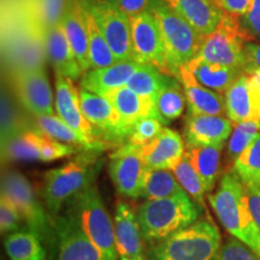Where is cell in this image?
Returning <instances> with one entry per match:
<instances>
[{"instance_id": "cell-1", "label": "cell", "mask_w": 260, "mask_h": 260, "mask_svg": "<svg viewBox=\"0 0 260 260\" xmlns=\"http://www.w3.org/2000/svg\"><path fill=\"white\" fill-rule=\"evenodd\" d=\"M207 199L226 232L260 258V230L249 211L241 178L234 171L224 174L217 190Z\"/></svg>"}, {"instance_id": "cell-2", "label": "cell", "mask_w": 260, "mask_h": 260, "mask_svg": "<svg viewBox=\"0 0 260 260\" xmlns=\"http://www.w3.org/2000/svg\"><path fill=\"white\" fill-rule=\"evenodd\" d=\"M201 209L186 191L175 197L146 200L136 210L142 237L149 245L199 219Z\"/></svg>"}, {"instance_id": "cell-3", "label": "cell", "mask_w": 260, "mask_h": 260, "mask_svg": "<svg viewBox=\"0 0 260 260\" xmlns=\"http://www.w3.org/2000/svg\"><path fill=\"white\" fill-rule=\"evenodd\" d=\"M102 165L103 160L98 152L83 151L63 167L45 174L42 197L53 218L59 216L65 204L92 186Z\"/></svg>"}, {"instance_id": "cell-4", "label": "cell", "mask_w": 260, "mask_h": 260, "mask_svg": "<svg viewBox=\"0 0 260 260\" xmlns=\"http://www.w3.org/2000/svg\"><path fill=\"white\" fill-rule=\"evenodd\" d=\"M222 247L218 228L210 218L198 219L149 247L148 260H216Z\"/></svg>"}, {"instance_id": "cell-5", "label": "cell", "mask_w": 260, "mask_h": 260, "mask_svg": "<svg viewBox=\"0 0 260 260\" xmlns=\"http://www.w3.org/2000/svg\"><path fill=\"white\" fill-rule=\"evenodd\" d=\"M65 212L79 224L102 253L104 260H119L116 247L115 224L94 184L70 200Z\"/></svg>"}, {"instance_id": "cell-6", "label": "cell", "mask_w": 260, "mask_h": 260, "mask_svg": "<svg viewBox=\"0 0 260 260\" xmlns=\"http://www.w3.org/2000/svg\"><path fill=\"white\" fill-rule=\"evenodd\" d=\"M149 11L160 27L168 73L170 76L177 77L181 68L197 57L205 37L162 0H154Z\"/></svg>"}, {"instance_id": "cell-7", "label": "cell", "mask_w": 260, "mask_h": 260, "mask_svg": "<svg viewBox=\"0 0 260 260\" xmlns=\"http://www.w3.org/2000/svg\"><path fill=\"white\" fill-rule=\"evenodd\" d=\"M247 38L251 37L237 17L225 14L217 28L205 37L197 57L243 71Z\"/></svg>"}, {"instance_id": "cell-8", "label": "cell", "mask_w": 260, "mask_h": 260, "mask_svg": "<svg viewBox=\"0 0 260 260\" xmlns=\"http://www.w3.org/2000/svg\"><path fill=\"white\" fill-rule=\"evenodd\" d=\"M2 195L11 201L21 214L25 228L40 237L41 241L56 240V229L52 230L44 207L39 201L31 184L21 172L6 170L2 177Z\"/></svg>"}, {"instance_id": "cell-9", "label": "cell", "mask_w": 260, "mask_h": 260, "mask_svg": "<svg viewBox=\"0 0 260 260\" xmlns=\"http://www.w3.org/2000/svg\"><path fill=\"white\" fill-rule=\"evenodd\" d=\"M95 21L117 60H136L130 17L113 0H81Z\"/></svg>"}, {"instance_id": "cell-10", "label": "cell", "mask_w": 260, "mask_h": 260, "mask_svg": "<svg viewBox=\"0 0 260 260\" xmlns=\"http://www.w3.org/2000/svg\"><path fill=\"white\" fill-rule=\"evenodd\" d=\"M147 168L140 154V146L126 144L119 146L110 157L109 172L118 194L129 199L141 198Z\"/></svg>"}, {"instance_id": "cell-11", "label": "cell", "mask_w": 260, "mask_h": 260, "mask_svg": "<svg viewBox=\"0 0 260 260\" xmlns=\"http://www.w3.org/2000/svg\"><path fill=\"white\" fill-rule=\"evenodd\" d=\"M6 58L11 71L44 69L46 60L44 35L24 16V22L11 32L6 42Z\"/></svg>"}, {"instance_id": "cell-12", "label": "cell", "mask_w": 260, "mask_h": 260, "mask_svg": "<svg viewBox=\"0 0 260 260\" xmlns=\"http://www.w3.org/2000/svg\"><path fill=\"white\" fill-rule=\"evenodd\" d=\"M135 59L168 74L167 53L160 27L151 11L130 17Z\"/></svg>"}, {"instance_id": "cell-13", "label": "cell", "mask_w": 260, "mask_h": 260, "mask_svg": "<svg viewBox=\"0 0 260 260\" xmlns=\"http://www.w3.org/2000/svg\"><path fill=\"white\" fill-rule=\"evenodd\" d=\"M80 106L83 116L94 126L102 141L117 144L128 140L129 133L122 125L115 106L106 96L81 88Z\"/></svg>"}, {"instance_id": "cell-14", "label": "cell", "mask_w": 260, "mask_h": 260, "mask_svg": "<svg viewBox=\"0 0 260 260\" xmlns=\"http://www.w3.org/2000/svg\"><path fill=\"white\" fill-rule=\"evenodd\" d=\"M14 92L32 116L54 115V99L45 69L12 71Z\"/></svg>"}, {"instance_id": "cell-15", "label": "cell", "mask_w": 260, "mask_h": 260, "mask_svg": "<svg viewBox=\"0 0 260 260\" xmlns=\"http://www.w3.org/2000/svg\"><path fill=\"white\" fill-rule=\"evenodd\" d=\"M58 260H104L102 253L88 236L65 212L54 218Z\"/></svg>"}, {"instance_id": "cell-16", "label": "cell", "mask_w": 260, "mask_h": 260, "mask_svg": "<svg viewBox=\"0 0 260 260\" xmlns=\"http://www.w3.org/2000/svg\"><path fill=\"white\" fill-rule=\"evenodd\" d=\"M113 224L119 260H148L136 212L124 201L117 203Z\"/></svg>"}, {"instance_id": "cell-17", "label": "cell", "mask_w": 260, "mask_h": 260, "mask_svg": "<svg viewBox=\"0 0 260 260\" xmlns=\"http://www.w3.org/2000/svg\"><path fill=\"white\" fill-rule=\"evenodd\" d=\"M234 123L225 116L188 112L184 119L186 145H224L233 133Z\"/></svg>"}, {"instance_id": "cell-18", "label": "cell", "mask_w": 260, "mask_h": 260, "mask_svg": "<svg viewBox=\"0 0 260 260\" xmlns=\"http://www.w3.org/2000/svg\"><path fill=\"white\" fill-rule=\"evenodd\" d=\"M54 105L58 116L71 128L79 130L89 138L100 140L94 126L83 116L80 106V90L75 88L73 80L56 74V96ZM102 141V140H100ZM105 142V141H104Z\"/></svg>"}, {"instance_id": "cell-19", "label": "cell", "mask_w": 260, "mask_h": 260, "mask_svg": "<svg viewBox=\"0 0 260 260\" xmlns=\"http://www.w3.org/2000/svg\"><path fill=\"white\" fill-rule=\"evenodd\" d=\"M61 25L83 73L90 70L87 14L81 0H68Z\"/></svg>"}, {"instance_id": "cell-20", "label": "cell", "mask_w": 260, "mask_h": 260, "mask_svg": "<svg viewBox=\"0 0 260 260\" xmlns=\"http://www.w3.org/2000/svg\"><path fill=\"white\" fill-rule=\"evenodd\" d=\"M184 149L183 138L175 130L164 128L153 141L140 146V154L147 169L172 170L184 155Z\"/></svg>"}, {"instance_id": "cell-21", "label": "cell", "mask_w": 260, "mask_h": 260, "mask_svg": "<svg viewBox=\"0 0 260 260\" xmlns=\"http://www.w3.org/2000/svg\"><path fill=\"white\" fill-rule=\"evenodd\" d=\"M176 79L180 80L186 94L188 112L198 115L226 116L225 100L222 93L203 86L186 65L181 68Z\"/></svg>"}, {"instance_id": "cell-22", "label": "cell", "mask_w": 260, "mask_h": 260, "mask_svg": "<svg viewBox=\"0 0 260 260\" xmlns=\"http://www.w3.org/2000/svg\"><path fill=\"white\" fill-rule=\"evenodd\" d=\"M140 65L141 61L138 60H122L102 69H90L81 79V88L106 96L126 86Z\"/></svg>"}, {"instance_id": "cell-23", "label": "cell", "mask_w": 260, "mask_h": 260, "mask_svg": "<svg viewBox=\"0 0 260 260\" xmlns=\"http://www.w3.org/2000/svg\"><path fill=\"white\" fill-rule=\"evenodd\" d=\"M42 35L47 59L51 61L56 74L63 75L73 81L81 77L83 71L75 57L61 23L47 28Z\"/></svg>"}, {"instance_id": "cell-24", "label": "cell", "mask_w": 260, "mask_h": 260, "mask_svg": "<svg viewBox=\"0 0 260 260\" xmlns=\"http://www.w3.org/2000/svg\"><path fill=\"white\" fill-rule=\"evenodd\" d=\"M165 4L181 15L201 35L212 32L224 17V12L214 0H162Z\"/></svg>"}, {"instance_id": "cell-25", "label": "cell", "mask_w": 260, "mask_h": 260, "mask_svg": "<svg viewBox=\"0 0 260 260\" xmlns=\"http://www.w3.org/2000/svg\"><path fill=\"white\" fill-rule=\"evenodd\" d=\"M106 98L113 104L122 125L129 134L140 118L148 116L159 118L154 100L139 95L126 86L109 93Z\"/></svg>"}, {"instance_id": "cell-26", "label": "cell", "mask_w": 260, "mask_h": 260, "mask_svg": "<svg viewBox=\"0 0 260 260\" xmlns=\"http://www.w3.org/2000/svg\"><path fill=\"white\" fill-rule=\"evenodd\" d=\"M34 118L37 128L40 129L44 134L48 135L50 138L57 140V141L76 146L83 151L100 152L107 147L106 142L89 138L79 130L71 128L59 116L41 115L34 116Z\"/></svg>"}, {"instance_id": "cell-27", "label": "cell", "mask_w": 260, "mask_h": 260, "mask_svg": "<svg viewBox=\"0 0 260 260\" xmlns=\"http://www.w3.org/2000/svg\"><path fill=\"white\" fill-rule=\"evenodd\" d=\"M186 67L203 86L218 93H225L237 77L243 73L242 70L235 68L212 63L199 57H194L190 61H188Z\"/></svg>"}, {"instance_id": "cell-28", "label": "cell", "mask_w": 260, "mask_h": 260, "mask_svg": "<svg viewBox=\"0 0 260 260\" xmlns=\"http://www.w3.org/2000/svg\"><path fill=\"white\" fill-rule=\"evenodd\" d=\"M222 149L223 145H186L184 155L203 181L206 193H210L216 184Z\"/></svg>"}, {"instance_id": "cell-29", "label": "cell", "mask_w": 260, "mask_h": 260, "mask_svg": "<svg viewBox=\"0 0 260 260\" xmlns=\"http://www.w3.org/2000/svg\"><path fill=\"white\" fill-rule=\"evenodd\" d=\"M224 100L226 116L234 124H239L247 119H258L254 100L249 88L248 75L246 73L240 75L235 82L228 88L224 93Z\"/></svg>"}, {"instance_id": "cell-30", "label": "cell", "mask_w": 260, "mask_h": 260, "mask_svg": "<svg viewBox=\"0 0 260 260\" xmlns=\"http://www.w3.org/2000/svg\"><path fill=\"white\" fill-rule=\"evenodd\" d=\"M44 133L38 128L23 130L2 144L3 157L14 161H41V139Z\"/></svg>"}, {"instance_id": "cell-31", "label": "cell", "mask_w": 260, "mask_h": 260, "mask_svg": "<svg viewBox=\"0 0 260 260\" xmlns=\"http://www.w3.org/2000/svg\"><path fill=\"white\" fill-rule=\"evenodd\" d=\"M5 249L11 260H46L41 239L31 230H16L5 239Z\"/></svg>"}, {"instance_id": "cell-32", "label": "cell", "mask_w": 260, "mask_h": 260, "mask_svg": "<svg viewBox=\"0 0 260 260\" xmlns=\"http://www.w3.org/2000/svg\"><path fill=\"white\" fill-rule=\"evenodd\" d=\"M183 187L169 169H147L145 174L141 198L146 200L162 199L184 193ZM187 193V191H186Z\"/></svg>"}, {"instance_id": "cell-33", "label": "cell", "mask_w": 260, "mask_h": 260, "mask_svg": "<svg viewBox=\"0 0 260 260\" xmlns=\"http://www.w3.org/2000/svg\"><path fill=\"white\" fill-rule=\"evenodd\" d=\"M67 4L68 0H24V16L44 32L60 23Z\"/></svg>"}, {"instance_id": "cell-34", "label": "cell", "mask_w": 260, "mask_h": 260, "mask_svg": "<svg viewBox=\"0 0 260 260\" xmlns=\"http://www.w3.org/2000/svg\"><path fill=\"white\" fill-rule=\"evenodd\" d=\"M174 76L162 73L158 68L147 63H141L139 69L135 71L132 79L126 83V87L134 90L139 95L148 98V99H157L158 94L164 88Z\"/></svg>"}, {"instance_id": "cell-35", "label": "cell", "mask_w": 260, "mask_h": 260, "mask_svg": "<svg viewBox=\"0 0 260 260\" xmlns=\"http://www.w3.org/2000/svg\"><path fill=\"white\" fill-rule=\"evenodd\" d=\"M186 94L183 87L180 86L176 77H172L167 86L160 90L155 99V107L159 119L165 125L180 118L186 109Z\"/></svg>"}, {"instance_id": "cell-36", "label": "cell", "mask_w": 260, "mask_h": 260, "mask_svg": "<svg viewBox=\"0 0 260 260\" xmlns=\"http://www.w3.org/2000/svg\"><path fill=\"white\" fill-rule=\"evenodd\" d=\"M86 10V9H84ZM87 14V27H88V40H89V61L90 69H102L117 63V58L113 54L111 47L107 44L103 32L100 31L94 18Z\"/></svg>"}, {"instance_id": "cell-37", "label": "cell", "mask_w": 260, "mask_h": 260, "mask_svg": "<svg viewBox=\"0 0 260 260\" xmlns=\"http://www.w3.org/2000/svg\"><path fill=\"white\" fill-rule=\"evenodd\" d=\"M233 171L245 183H255L260 180V133L234 160Z\"/></svg>"}, {"instance_id": "cell-38", "label": "cell", "mask_w": 260, "mask_h": 260, "mask_svg": "<svg viewBox=\"0 0 260 260\" xmlns=\"http://www.w3.org/2000/svg\"><path fill=\"white\" fill-rule=\"evenodd\" d=\"M172 172L175 174L181 186L183 187V189L187 191V194L198 205L204 207L206 189H205V186L199 175L194 170L193 165L190 164L186 155H183L181 160L176 164V167L172 169Z\"/></svg>"}, {"instance_id": "cell-39", "label": "cell", "mask_w": 260, "mask_h": 260, "mask_svg": "<svg viewBox=\"0 0 260 260\" xmlns=\"http://www.w3.org/2000/svg\"><path fill=\"white\" fill-rule=\"evenodd\" d=\"M232 135L228 140V155L232 160L239 157L245 149L248 147L249 144L254 140L256 134L259 133L260 123L258 119H247L239 124H235Z\"/></svg>"}, {"instance_id": "cell-40", "label": "cell", "mask_w": 260, "mask_h": 260, "mask_svg": "<svg viewBox=\"0 0 260 260\" xmlns=\"http://www.w3.org/2000/svg\"><path fill=\"white\" fill-rule=\"evenodd\" d=\"M25 128L23 119L18 115L15 104L10 98L9 93L3 90L2 93V144L11 139L12 136L19 134Z\"/></svg>"}, {"instance_id": "cell-41", "label": "cell", "mask_w": 260, "mask_h": 260, "mask_svg": "<svg viewBox=\"0 0 260 260\" xmlns=\"http://www.w3.org/2000/svg\"><path fill=\"white\" fill-rule=\"evenodd\" d=\"M164 123L158 117L148 116L140 118L133 126L126 141L138 146L147 145L160 134L164 129Z\"/></svg>"}, {"instance_id": "cell-42", "label": "cell", "mask_w": 260, "mask_h": 260, "mask_svg": "<svg viewBox=\"0 0 260 260\" xmlns=\"http://www.w3.org/2000/svg\"><path fill=\"white\" fill-rule=\"evenodd\" d=\"M216 260H260V258L248 246L232 236L220 247Z\"/></svg>"}, {"instance_id": "cell-43", "label": "cell", "mask_w": 260, "mask_h": 260, "mask_svg": "<svg viewBox=\"0 0 260 260\" xmlns=\"http://www.w3.org/2000/svg\"><path fill=\"white\" fill-rule=\"evenodd\" d=\"M22 217L17 209L11 204V201L2 195V204H0V226L3 234L14 233L19 229Z\"/></svg>"}, {"instance_id": "cell-44", "label": "cell", "mask_w": 260, "mask_h": 260, "mask_svg": "<svg viewBox=\"0 0 260 260\" xmlns=\"http://www.w3.org/2000/svg\"><path fill=\"white\" fill-rule=\"evenodd\" d=\"M240 23L249 37L260 39V0H253L251 9L242 16Z\"/></svg>"}, {"instance_id": "cell-45", "label": "cell", "mask_w": 260, "mask_h": 260, "mask_svg": "<svg viewBox=\"0 0 260 260\" xmlns=\"http://www.w3.org/2000/svg\"><path fill=\"white\" fill-rule=\"evenodd\" d=\"M214 3L224 14L242 17L249 11L253 0H214Z\"/></svg>"}, {"instance_id": "cell-46", "label": "cell", "mask_w": 260, "mask_h": 260, "mask_svg": "<svg viewBox=\"0 0 260 260\" xmlns=\"http://www.w3.org/2000/svg\"><path fill=\"white\" fill-rule=\"evenodd\" d=\"M243 186H245L249 211H251L256 226L260 230V188L254 183H245V182H243Z\"/></svg>"}, {"instance_id": "cell-47", "label": "cell", "mask_w": 260, "mask_h": 260, "mask_svg": "<svg viewBox=\"0 0 260 260\" xmlns=\"http://www.w3.org/2000/svg\"><path fill=\"white\" fill-rule=\"evenodd\" d=\"M122 11H124L129 17L144 14L151 10L154 0H113Z\"/></svg>"}, {"instance_id": "cell-48", "label": "cell", "mask_w": 260, "mask_h": 260, "mask_svg": "<svg viewBox=\"0 0 260 260\" xmlns=\"http://www.w3.org/2000/svg\"><path fill=\"white\" fill-rule=\"evenodd\" d=\"M253 71H260V45L247 42L243 73H253Z\"/></svg>"}, {"instance_id": "cell-49", "label": "cell", "mask_w": 260, "mask_h": 260, "mask_svg": "<svg viewBox=\"0 0 260 260\" xmlns=\"http://www.w3.org/2000/svg\"><path fill=\"white\" fill-rule=\"evenodd\" d=\"M248 75L249 88L254 100L256 117L260 121V71H253V73H246Z\"/></svg>"}, {"instance_id": "cell-50", "label": "cell", "mask_w": 260, "mask_h": 260, "mask_svg": "<svg viewBox=\"0 0 260 260\" xmlns=\"http://www.w3.org/2000/svg\"><path fill=\"white\" fill-rule=\"evenodd\" d=\"M254 184H255V186H258V187L260 188V180H259L258 182H255V183H254Z\"/></svg>"}, {"instance_id": "cell-51", "label": "cell", "mask_w": 260, "mask_h": 260, "mask_svg": "<svg viewBox=\"0 0 260 260\" xmlns=\"http://www.w3.org/2000/svg\"><path fill=\"white\" fill-rule=\"evenodd\" d=\"M259 123H260V121H259Z\"/></svg>"}]
</instances>
